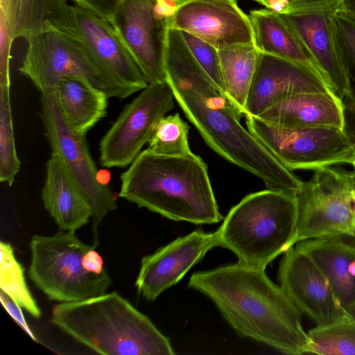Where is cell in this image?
<instances>
[{
  "label": "cell",
  "mask_w": 355,
  "mask_h": 355,
  "mask_svg": "<svg viewBox=\"0 0 355 355\" xmlns=\"http://www.w3.org/2000/svg\"><path fill=\"white\" fill-rule=\"evenodd\" d=\"M165 69L175 101L213 150L259 178L266 189L295 193L300 190L303 181L241 125L243 116L216 89L181 31L173 27L168 31Z\"/></svg>",
  "instance_id": "6da1fadb"
},
{
  "label": "cell",
  "mask_w": 355,
  "mask_h": 355,
  "mask_svg": "<svg viewBox=\"0 0 355 355\" xmlns=\"http://www.w3.org/2000/svg\"><path fill=\"white\" fill-rule=\"evenodd\" d=\"M264 270L238 262L195 272L188 286L209 298L241 336L284 354H307L301 312Z\"/></svg>",
  "instance_id": "7a4b0ae2"
},
{
  "label": "cell",
  "mask_w": 355,
  "mask_h": 355,
  "mask_svg": "<svg viewBox=\"0 0 355 355\" xmlns=\"http://www.w3.org/2000/svg\"><path fill=\"white\" fill-rule=\"evenodd\" d=\"M120 180V198L168 219L196 225L223 219L207 164L193 153L168 156L144 150Z\"/></svg>",
  "instance_id": "3957f363"
},
{
  "label": "cell",
  "mask_w": 355,
  "mask_h": 355,
  "mask_svg": "<svg viewBox=\"0 0 355 355\" xmlns=\"http://www.w3.org/2000/svg\"><path fill=\"white\" fill-rule=\"evenodd\" d=\"M52 322L94 352L106 355H173L170 340L117 292L56 304Z\"/></svg>",
  "instance_id": "277c9868"
},
{
  "label": "cell",
  "mask_w": 355,
  "mask_h": 355,
  "mask_svg": "<svg viewBox=\"0 0 355 355\" xmlns=\"http://www.w3.org/2000/svg\"><path fill=\"white\" fill-rule=\"evenodd\" d=\"M298 219L296 193L266 189L245 196L215 232L218 246L239 263L265 269L293 247Z\"/></svg>",
  "instance_id": "5b68a950"
},
{
  "label": "cell",
  "mask_w": 355,
  "mask_h": 355,
  "mask_svg": "<svg viewBox=\"0 0 355 355\" xmlns=\"http://www.w3.org/2000/svg\"><path fill=\"white\" fill-rule=\"evenodd\" d=\"M92 248L96 247L83 243L74 232L35 235L30 242V278L49 300L61 303L105 293L112 283L107 270L91 273L82 263L83 255Z\"/></svg>",
  "instance_id": "8992f818"
},
{
  "label": "cell",
  "mask_w": 355,
  "mask_h": 355,
  "mask_svg": "<svg viewBox=\"0 0 355 355\" xmlns=\"http://www.w3.org/2000/svg\"><path fill=\"white\" fill-rule=\"evenodd\" d=\"M296 196L298 219L293 246L326 236L355 239V169L318 168L302 182Z\"/></svg>",
  "instance_id": "52a82bcc"
},
{
  "label": "cell",
  "mask_w": 355,
  "mask_h": 355,
  "mask_svg": "<svg viewBox=\"0 0 355 355\" xmlns=\"http://www.w3.org/2000/svg\"><path fill=\"white\" fill-rule=\"evenodd\" d=\"M26 42V51L18 69L42 96L55 94L62 79L77 76L87 80L109 98L129 96L105 73L80 39L48 31L33 35Z\"/></svg>",
  "instance_id": "ba28073f"
},
{
  "label": "cell",
  "mask_w": 355,
  "mask_h": 355,
  "mask_svg": "<svg viewBox=\"0 0 355 355\" xmlns=\"http://www.w3.org/2000/svg\"><path fill=\"white\" fill-rule=\"evenodd\" d=\"M248 130L286 168L311 170L352 164L354 141L333 127L284 128L245 116Z\"/></svg>",
  "instance_id": "9c48e42d"
},
{
  "label": "cell",
  "mask_w": 355,
  "mask_h": 355,
  "mask_svg": "<svg viewBox=\"0 0 355 355\" xmlns=\"http://www.w3.org/2000/svg\"><path fill=\"white\" fill-rule=\"evenodd\" d=\"M177 6L171 0H122L111 25L148 84L166 82L168 31Z\"/></svg>",
  "instance_id": "30bf717a"
},
{
  "label": "cell",
  "mask_w": 355,
  "mask_h": 355,
  "mask_svg": "<svg viewBox=\"0 0 355 355\" xmlns=\"http://www.w3.org/2000/svg\"><path fill=\"white\" fill-rule=\"evenodd\" d=\"M167 82L148 85L127 104L101 139L99 162L105 168L129 166L148 144L158 121L174 107Z\"/></svg>",
  "instance_id": "8fae6325"
},
{
  "label": "cell",
  "mask_w": 355,
  "mask_h": 355,
  "mask_svg": "<svg viewBox=\"0 0 355 355\" xmlns=\"http://www.w3.org/2000/svg\"><path fill=\"white\" fill-rule=\"evenodd\" d=\"M41 119L52 152L57 153L66 168L80 187L93 211L94 243L98 246V230L107 214L116 209L111 189L102 182L85 137L74 132L65 122L55 95L42 96Z\"/></svg>",
  "instance_id": "7c38bea8"
},
{
  "label": "cell",
  "mask_w": 355,
  "mask_h": 355,
  "mask_svg": "<svg viewBox=\"0 0 355 355\" xmlns=\"http://www.w3.org/2000/svg\"><path fill=\"white\" fill-rule=\"evenodd\" d=\"M338 3L300 2L279 14L317 64L331 90L343 101L349 93V83L333 18Z\"/></svg>",
  "instance_id": "4fadbf2b"
},
{
  "label": "cell",
  "mask_w": 355,
  "mask_h": 355,
  "mask_svg": "<svg viewBox=\"0 0 355 355\" xmlns=\"http://www.w3.org/2000/svg\"><path fill=\"white\" fill-rule=\"evenodd\" d=\"M280 287L298 309L316 326H326L351 319L342 308L324 274L305 252L290 248L278 270Z\"/></svg>",
  "instance_id": "5bb4252c"
},
{
  "label": "cell",
  "mask_w": 355,
  "mask_h": 355,
  "mask_svg": "<svg viewBox=\"0 0 355 355\" xmlns=\"http://www.w3.org/2000/svg\"><path fill=\"white\" fill-rule=\"evenodd\" d=\"M171 27L191 33L218 50L254 44L251 23L236 0H192L179 6Z\"/></svg>",
  "instance_id": "9a60e30c"
},
{
  "label": "cell",
  "mask_w": 355,
  "mask_h": 355,
  "mask_svg": "<svg viewBox=\"0 0 355 355\" xmlns=\"http://www.w3.org/2000/svg\"><path fill=\"white\" fill-rule=\"evenodd\" d=\"M218 246L216 233L201 230L176 239L141 259L135 282L138 293L154 301L178 283L212 248Z\"/></svg>",
  "instance_id": "2e32d148"
},
{
  "label": "cell",
  "mask_w": 355,
  "mask_h": 355,
  "mask_svg": "<svg viewBox=\"0 0 355 355\" xmlns=\"http://www.w3.org/2000/svg\"><path fill=\"white\" fill-rule=\"evenodd\" d=\"M303 92L333 93L324 80L306 68L260 52L244 116L258 117L283 99Z\"/></svg>",
  "instance_id": "e0dca14e"
},
{
  "label": "cell",
  "mask_w": 355,
  "mask_h": 355,
  "mask_svg": "<svg viewBox=\"0 0 355 355\" xmlns=\"http://www.w3.org/2000/svg\"><path fill=\"white\" fill-rule=\"evenodd\" d=\"M79 38L105 73L129 96L148 85L111 24L73 6Z\"/></svg>",
  "instance_id": "ac0fdd59"
},
{
  "label": "cell",
  "mask_w": 355,
  "mask_h": 355,
  "mask_svg": "<svg viewBox=\"0 0 355 355\" xmlns=\"http://www.w3.org/2000/svg\"><path fill=\"white\" fill-rule=\"evenodd\" d=\"M295 247L318 266L342 308L355 320V239L326 236L300 241Z\"/></svg>",
  "instance_id": "d6986e66"
},
{
  "label": "cell",
  "mask_w": 355,
  "mask_h": 355,
  "mask_svg": "<svg viewBox=\"0 0 355 355\" xmlns=\"http://www.w3.org/2000/svg\"><path fill=\"white\" fill-rule=\"evenodd\" d=\"M42 198L46 210L60 230L75 232L92 218L85 194L54 152L46 163Z\"/></svg>",
  "instance_id": "ffe728a7"
},
{
  "label": "cell",
  "mask_w": 355,
  "mask_h": 355,
  "mask_svg": "<svg viewBox=\"0 0 355 355\" xmlns=\"http://www.w3.org/2000/svg\"><path fill=\"white\" fill-rule=\"evenodd\" d=\"M258 118L284 128H345L343 101L331 92L291 95L266 110Z\"/></svg>",
  "instance_id": "44dd1931"
},
{
  "label": "cell",
  "mask_w": 355,
  "mask_h": 355,
  "mask_svg": "<svg viewBox=\"0 0 355 355\" xmlns=\"http://www.w3.org/2000/svg\"><path fill=\"white\" fill-rule=\"evenodd\" d=\"M0 6L7 15L9 30L14 41H26L36 34L56 31L73 38L78 33L73 6L67 0H7Z\"/></svg>",
  "instance_id": "7402d4cb"
},
{
  "label": "cell",
  "mask_w": 355,
  "mask_h": 355,
  "mask_svg": "<svg viewBox=\"0 0 355 355\" xmlns=\"http://www.w3.org/2000/svg\"><path fill=\"white\" fill-rule=\"evenodd\" d=\"M248 17L254 44L260 52L298 64L327 83L317 64L278 12L266 8L250 11Z\"/></svg>",
  "instance_id": "603a6c76"
},
{
  "label": "cell",
  "mask_w": 355,
  "mask_h": 355,
  "mask_svg": "<svg viewBox=\"0 0 355 355\" xmlns=\"http://www.w3.org/2000/svg\"><path fill=\"white\" fill-rule=\"evenodd\" d=\"M55 95L65 122L79 135L85 137L106 116L109 97L83 78L62 79Z\"/></svg>",
  "instance_id": "cb8c5ba5"
},
{
  "label": "cell",
  "mask_w": 355,
  "mask_h": 355,
  "mask_svg": "<svg viewBox=\"0 0 355 355\" xmlns=\"http://www.w3.org/2000/svg\"><path fill=\"white\" fill-rule=\"evenodd\" d=\"M259 53L254 44H236L218 50L226 98L242 116Z\"/></svg>",
  "instance_id": "d4e9b609"
},
{
  "label": "cell",
  "mask_w": 355,
  "mask_h": 355,
  "mask_svg": "<svg viewBox=\"0 0 355 355\" xmlns=\"http://www.w3.org/2000/svg\"><path fill=\"white\" fill-rule=\"evenodd\" d=\"M0 287L1 290L12 298L34 318L41 316V311L26 284L24 270L15 258L10 243H0Z\"/></svg>",
  "instance_id": "484cf974"
},
{
  "label": "cell",
  "mask_w": 355,
  "mask_h": 355,
  "mask_svg": "<svg viewBox=\"0 0 355 355\" xmlns=\"http://www.w3.org/2000/svg\"><path fill=\"white\" fill-rule=\"evenodd\" d=\"M309 354L355 355V320L347 319L307 332Z\"/></svg>",
  "instance_id": "4316f807"
},
{
  "label": "cell",
  "mask_w": 355,
  "mask_h": 355,
  "mask_svg": "<svg viewBox=\"0 0 355 355\" xmlns=\"http://www.w3.org/2000/svg\"><path fill=\"white\" fill-rule=\"evenodd\" d=\"M189 126L179 113L163 116L148 142V150L159 155L181 156L191 153L189 144Z\"/></svg>",
  "instance_id": "83f0119b"
},
{
  "label": "cell",
  "mask_w": 355,
  "mask_h": 355,
  "mask_svg": "<svg viewBox=\"0 0 355 355\" xmlns=\"http://www.w3.org/2000/svg\"><path fill=\"white\" fill-rule=\"evenodd\" d=\"M10 88H0V181L12 186L19 171L12 123Z\"/></svg>",
  "instance_id": "f1b7e54d"
},
{
  "label": "cell",
  "mask_w": 355,
  "mask_h": 355,
  "mask_svg": "<svg viewBox=\"0 0 355 355\" xmlns=\"http://www.w3.org/2000/svg\"><path fill=\"white\" fill-rule=\"evenodd\" d=\"M338 43L349 83L347 94L355 103V13L338 1L334 13Z\"/></svg>",
  "instance_id": "f546056e"
},
{
  "label": "cell",
  "mask_w": 355,
  "mask_h": 355,
  "mask_svg": "<svg viewBox=\"0 0 355 355\" xmlns=\"http://www.w3.org/2000/svg\"><path fill=\"white\" fill-rule=\"evenodd\" d=\"M181 32L198 63L209 76L216 89L226 98L218 50L191 33L182 31Z\"/></svg>",
  "instance_id": "4dcf8cb0"
},
{
  "label": "cell",
  "mask_w": 355,
  "mask_h": 355,
  "mask_svg": "<svg viewBox=\"0 0 355 355\" xmlns=\"http://www.w3.org/2000/svg\"><path fill=\"white\" fill-rule=\"evenodd\" d=\"M12 42L6 12L0 8V88H10V62Z\"/></svg>",
  "instance_id": "1f68e13d"
},
{
  "label": "cell",
  "mask_w": 355,
  "mask_h": 355,
  "mask_svg": "<svg viewBox=\"0 0 355 355\" xmlns=\"http://www.w3.org/2000/svg\"><path fill=\"white\" fill-rule=\"evenodd\" d=\"M74 6L90 11L96 16L111 23L113 15L122 0H67Z\"/></svg>",
  "instance_id": "d6a6232c"
},
{
  "label": "cell",
  "mask_w": 355,
  "mask_h": 355,
  "mask_svg": "<svg viewBox=\"0 0 355 355\" xmlns=\"http://www.w3.org/2000/svg\"><path fill=\"white\" fill-rule=\"evenodd\" d=\"M0 297L3 306L15 322L17 323V324L33 340L38 342V340L25 320L23 312L21 309V306L1 290L0 292Z\"/></svg>",
  "instance_id": "836d02e7"
},
{
  "label": "cell",
  "mask_w": 355,
  "mask_h": 355,
  "mask_svg": "<svg viewBox=\"0 0 355 355\" xmlns=\"http://www.w3.org/2000/svg\"><path fill=\"white\" fill-rule=\"evenodd\" d=\"M345 115L344 130L355 142V103L347 95L343 100Z\"/></svg>",
  "instance_id": "e575fe53"
},
{
  "label": "cell",
  "mask_w": 355,
  "mask_h": 355,
  "mask_svg": "<svg viewBox=\"0 0 355 355\" xmlns=\"http://www.w3.org/2000/svg\"><path fill=\"white\" fill-rule=\"evenodd\" d=\"M92 248L83 255L82 263L85 270L94 274L101 273L105 268L103 267V260L101 256Z\"/></svg>",
  "instance_id": "d590c367"
},
{
  "label": "cell",
  "mask_w": 355,
  "mask_h": 355,
  "mask_svg": "<svg viewBox=\"0 0 355 355\" xmlns=\"http://www.w3.org/2000/svg\"><path fill=\"white\" fill-rule=\"evenodd\" d=\"M279 14L284 13L289 7L291 0H252Z\"/></svg>",
  "instance_id": "8d00e7d4"
},
{
  "label": "cell",
  "mask_w": 355,
  "mask_h": 355,
  "mask_svg": "<svg viewBox=\"0 0 355 355\" xmlns=\"http://www.w3.org/2000/svg\"><path fill=\"white\" fill-rule=\"evenodd\" d=\"M344 6L355 13V0H343Z\"/></svg>",
  "instance_id": "74e56055"
},
{
  "label": "cell",
  "mask_w": 355,
  "mask_h": 355,
  "mask_svg": "<svg viewBox=\"0 0 355 355\" xmlns=\"http://www.w3.org/2000/svg\"><path fill=\"white\" fill-rule=\"evenodd\" d=\"M340 1V0H291L290 5L293 3H297L300 2H304V1Z\"/></svg>",
  "instance_id": "f35d334b"
},
{
  "label": "cell",
  "mask_w": 355,
  "mask_h": 355,
  "mask_svg": "<svg viewBox=\"0 0 355 355\" xmlns=\"http://www.w3.org/2000/svg\"><path fill=\"white\" fill-rule=\"evenodd\" d=\"M171 1L172 2H173L178 8L179 6H180L184 3H187L188 1H192V0H171Z\"/></svg>",
  "instance_id": "ab89813d"
},
{
  "label": "cell",
  "mask_w": 355,
  "mask_h": 355,
  "mask_svg": "<svg viewBox=\"0 0 355 355\" xmlns=\"http://www.w3.org/2000/svg\"><path fill=\"white\" fill-rule=\"evenodd\" d=\"M351 165L353 166L354 169H355V146H354V157L353 162Z\"/></svg>",
  "instance_id": "60d3db41"
},
{
  "label": "cell",
  "mask_w": 355,
  "mask_h": 355,
  "mask_svg": "<svg viewBox=\"0 0 355 355\" xmlns=\"http://www.w3.org/2000/svg\"></svg>",
  "instance_id": "b9f144b4"
}]
</instances>
